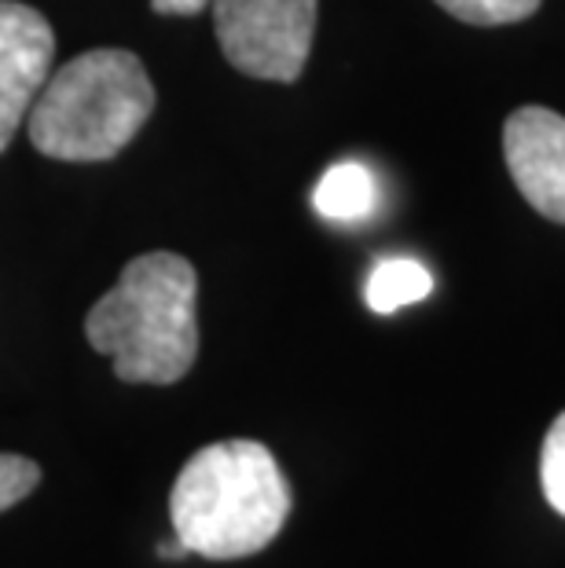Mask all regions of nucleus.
Here are the masks:
<instances>
[{
    "label": "nucleus",
    "mask_w": 565,
    "mask_h": 568,
    "mask_svg": "<svg viewBox=\"0 0 565 568\" xmlns=\"http://www.w3.org/2000/svg\"><path fill=\"white\" fill-rule=\"evenodd\" d=\"M503 159L525 202L565 224V118L547 106H518L503 125Z\"/></svg>",
    "instance_id": "6"
},
{
    "label": "nucleus",
    "mask_w": 565,
    "mask_h": 568,
    "mask_svg": "<svg viewBox=\"0 0 565 568\" xmlns=\"http://www.w3.org/2000/svg\"><path fill=\"white\" fill-rule=\"evenodd\" d=\"M206 4L210 0H151V8L159 11V16H199Z\"/></svg>",
    "instance_id": "12"
},
{
    "label": "nucleus",
    "mask_w": 565,
    "mask_h": 568,
    "mask_svg": "<svg viewBox=\"0 0 565 568\" xmlns=\"http://www.w3.org/2000/svg\"><path fill=\"white\" fill-rule=\"evenodd\" d=\"M539 485H544L547 503L565 517V410L544 437V452H539Z\"/></svg>",
    "instance_id": "10"
},
{
    "label": "nucleus",
    "mask_w": 565,
    "mask_h": 568,
    "mask_svg": "<svg viewBox=\"0 0 565 568\" xmlns=\"http://www.w3.org/2000/svg\"><path fill=\"white\" fill-rule=\"evenodd\" d=\"M221 52L239 74L291 84L316 38L320 0H210Z\"/></svg>",
    "instance_id": "4"
},
{
    "label": "nucleus",
    "mask_w": 565,
    "mask_h": 568,
    "mask_svg": "<svg viewBox=\"0 0 565 568\" xmlns=\"http://www.w3.org/2000/svg\"><path fill=\"white\" fill-rule=\"evenodd\" d=\"M154 111V84L140 55L92 48L56 74L27 114L30 143L56 162H107L125 151Z\"/></svg>",
    "instance_id": "3"
},
{
    "label": "nucleus",
    "mask_w": 565,
    "mask_h": 568,
    "mask_svg": "<svg viewBox=\"0 0 565 568\" xmlns=\"http://www.w3.org/2000/svg\"><path fill=\"white\" fill-rule=\"evenodd\" d=\"M437 4L471 27H507L536 16L544 0H437Z\"/></svg>",
    "instance_id": "9"
},
{
    "label": "nucleus",
    "mask_w": 565,
    "mask_h": 568,
    "mask_svg": "<svg viewBox=\"0 0 565 568\" xmlns=\"http://www.w3.org/2000/svg\"><path fill=\"white\" fill-rule=\"evenodd\" d=\"M159 554H162L165 561H176V558H184V554H188V547H184V542H180V539L173 536V539H165V542H162V547H159Z\"/></svg>",
    "instance_id": "13"
},
{
    "label": "nucleus",
    "mask_w": 565,
    "mask_h": 568,
    "mask_svg": "<svg viewBox=\"0 0 565 568\" xmlns=\"http://www.w3.org/2000/svg\"><path fill=\"white\" fill-rule=\"evenodd\" d=\"M430 290H434V275H430L418 261L386 257L371 268L364 297H367L371 312H379V316H393V312H401L404 305H415V301L430 297Z\"/></svg>",
    "instance_id": "8"
},
{
    "label": "nucleus",
    "mask_w": 565,
    "mask_h": 568,
    "mask_svg": "<svg viewBox=\"0 0 565 568\" xmlns=\"http://www.w3.org/2000/svg\"><path fill=\"white\" fill-rule=\"evenodd\" d=\"M56 59V33L38 8L0 0V154L27 122Z\"/></svg>",
    "instance_id": "5"
},
{
    "label": "nucleus",
    "mask_w": 565,
    "mask_h": 568,
    "mask_svg": "<svg viewBox=\"0 0 565 568\" xmlns=\"http://www.w3.org/2000/svg\"><path fill=\"white\" fill-rule=\"evenodd\" d=\"M312 205L327 221H342V224L364 221L379 205V180L367 165L339 162L320 176L316 191H312Z\"/></svg>",
    "instance_id": "7"
},
{
    "label": "nucleus",
    "mask_w": 565,
    "mask_h": 568,
    "mask_svg": "<svg viewBox=\"0 0 565 568\" xmlns=\"http://www.w3.org/2000/svg\"><path fill=\"white\" fill-rule=\"evenodd\" d=\"M199 275L180 253H140L85 316V337L132 385H173L199 356Z\"/></svg>",
    "instance_id": "1"
},
{
    "label": "nucleus",
    "mask_w": 565,
    "mask_h": 568,
    "mask_svg": "<svg viewBox=\"0 0 565 568\" xmlns=\"http://www.w3.org/2000/svg\"><path fill=\"white\" fill-rule=\"evenodd\" d=\"M38 485H41V466L33 458L0 452V514L27 499Z\"/></svg>",
    "instance_id": "11"
},
{
    "label": "nucleus",
    "mask_w": 565,
    "mask_h": 568,
    "mask_svg": "<svg viewBox=\"0 0 565 568\" xmlns=\"http://www.w3.org/2000/svg\"><path fill=\"white\" fill-rule=\"evenodd\" d=\"M291 485L258 440H221L195 452L170 495L173 536L188 554L239 561L261 554L291 517Z\"/></svg>",
    "instance_id": "2"
}]
</instances>
